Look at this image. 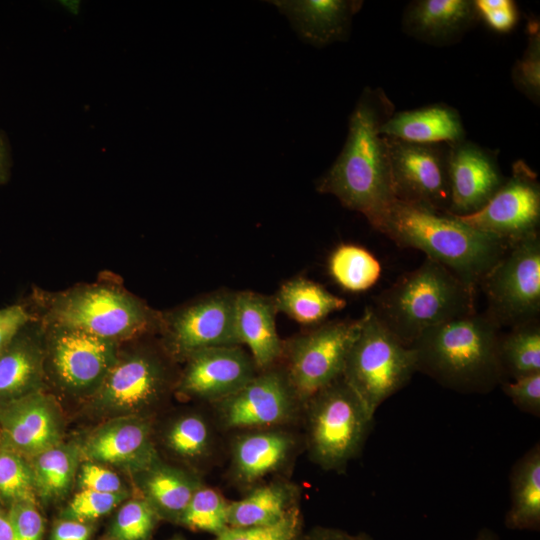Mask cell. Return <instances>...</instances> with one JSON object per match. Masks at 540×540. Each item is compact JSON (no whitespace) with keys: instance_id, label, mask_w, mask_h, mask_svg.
I'll return each mask as SVG.
<instances>
[{"instance_id":"obj_31","label":"cell","mask_w":540,"mask_h":540,"mask_svg":"<svg viewBox=\"0 0 540 540\" xmlns=\"http://www.w3.org/2000/svg\"><path fill=\"white\" fill-rule=\"evenodd\" d=\"M498 355L504 377L511 380L540 372L539 319L500 334Z\"/></svg>"},{"instance_id":"obj_2","label":"cell","mask_w":540,"mask_h":540,"mask_svg":"<svg viewBox=\"0 0 540 540\" xmlns=\"http://www.w3.org/2000/svg\"><path fill=\"white\" fill-rule=\"evenodd\" d=\"M399 247L418 249L476 290L511 246L456 216L395 200L373 227Z\"/></svg>"},{"instance_id":"obj_43","label":"cell","mask_w":540,"mask_h":540,"mask_svg":"<svg viewBox=\"0 0 540 540\" xmlns=\"http://www.w3.org/2000/svg\"><path fill=\"white\" fill-rule=\"evenodd\" d=\"M479 17L498 32L511 30L517 22V8L511 0H476L473 1Z\"/></svg>"},{"instance_id":"obj_12","label":"cell","mask_w":540,"mask_h":540,"mask_svg":"<svg viewBox=\"0 0 540 540\" xmlns=\"http://www.w3.org/2000/svg\"><path fill=\"white\" fill-rule=\"evenodd\" d=\"M236 292L219 290L161 312L159 343L167 356L184 362L212 347L239 345L235 331Z\"/></svg>"},{"instance_id":"obj_36","label":"cell","mask_w":540,"mask_h":540,"mask_svg":"<svg viewBox=\"0 0 540 540\" xmlns=\"http://www.w3.org/2000/svg\"><path fill=\"white\" fill-rule=\"evenodd\" d=\"M158 519L143 497L126 499L111 524L110 537L112 540H148Z\"/></svg>"},{"instance_id":"obj_11","label":"cell","mask_w":540,"mask_h":540,"mask_svg":"<svg viewBox=\"0 0 540 540\" xmlns=\"http://www.w3.org/2000/svg\"><path fill=\"white\" fill-rule=\"evenodd\" d=\"M361 317L332 321L284 342L283 370L301 407L342 376Z\"/></svg>"},{"instance_id":"obj_7","label":"cell","mask_w":540,"mask_h":540,"mask_svg":"<svg viewBox=\"0 0 540 540\" xmlns=\"http://www.w3.org/2000/svg\"><path fill=\"white\" fill-rule=\"evenodd\" d=\"M416 371L412 348L401 343L368 306L348 352L343 380L374 416L380 405L402 389Z\"/></svg>"},{"instance_id":"obj_14","label":"cell","mask_w":540,"mask_h":540,"mask_svg":"<svg viewBox=\"0 0 540 540\" xmlns=\"http://www.w3.org/2000/svg\"><path fill=\"white\" fill-rule=\"evenodd\" d=\"M387 140L396 200L448 213L449 145L416 144L388 137Z\"/></svg>"},{"instance_id":"obj_21","label":"cell","mask_w":540,"mask_h":540,"mask_svg":"<svg viewBox=\"0 0 540 540\" xmlns=\"http://www.w3.org/2000/svg\"><path fill=\"white\" fill-rule=\"evenodd\" d=\"M273 298L252 291L236 292L235 331L259 371L273 367L282 358L284 341L276 329Z\"/></svg>"},{"instance_id":"obj_46","label":"cell","mask_w":540,"mask_h":540,"mask_svg":"<svg viewBox=\"0 0 540 540\" xmlns=\"http://www.w3.org/2000/svg\"><path fill=\"white\" fill-rule=\"evenodd\" d=\"M301 540H373L372 537L364 532L350 534L346 531L317 526L302 536Z\"/></svg>"},{"instance_id":"obj_48","label":"cell","mask_w":540,"mask_h":540,"mask_svg":"<svg viewBox=\"0 0 540 540\" xmlns=\"http://www.w3.org/2000/svg\"><path fill=\"white\" fill-rule=\"evenodd\" d=\"M0 540H13L7 509L0 505Z\"/></svg>"},{"instance_id":"obj_8","label":"cell","mask_w":540,"mask_h":540,"mask_svg":"<svg viewBox=\"0 0 540 540\" xmlns=\"http://www.w3.org/2000/svg\"><path fill=\"white\" fill-rule=\"evenodd\" d=\"M310 459L326 471H343L361 451L372 416L342 377L303 406Z\"/></svg>"},{"instance_id":"obj_20","label":"cell","mask_w":540,"mask_h":540,"mask_svg":"<svg viewBox=\"0 0 540 540\" xmlns=\"http://www.w3.org/2000/svg\"><path fill=\"white\" fill-rule=\"evenodd\" d=\"M44 390L43 326L33 317L0 354V406Z\"/></svg>"},{"instance_id":"obj_24","label":"cell","mask_w":540,"mask_h":540,"mask_svg":"<svg viewBox=\"0 0 540 540\" xmlns=\"http://www.w3.org/2000/svg\"><path fill=\"white\" fill-rule=\"evenodd\" d=\"M470 0H420L405 11L406 32L430 43H448L461 36L478 18Z\"/></svg>"},{"instance_id":"obj_15","label":"cell","mask_w":540,"mask_h":540,"mask_svg":"<svg viewBox=\"0 0 540 540\" xmlns=\"http://www.w3.org/2000/svg\"><path fill=\"white\" fill-rule=\"evenodd\" d=\"M213 404L219 423L228 429L274 428L290 421L301 407L283 368L274 366Z\"/></svg>"},{"instance_id":"obj_1","label":"cell","mask_w":540,"mask_h":540,"mask_svg":"<svg viewBox=\"0 0 540 540\" xmlns=\"http://www.w3.org/2000/svg\"><path fill=\"white\" fill-rule=\"evenodd\" d=\"M393 113V104L382 90L366 88L350 115L341 153L316 186L361 213L372 227L396 200L388 140L381 133Z\"/></svg>"},{"instance_id":"obj_27","label":"cell","mask_w":540,"mask_h":540,"mask_svg":"<svg viewBox=\"0 0 540 540\" xmlns=\"http://www.w3.org/2000/svg\"><path fill=\"white\" fill-rule=\"evenodd\" d=\"M298 496L297 487L289 482L261 485L244 498L228 504V526L248 528L274 524L298 506Z\"/></svg>"},{"instance_id":"obj_37","label":"cell","mask_w":540,"mask_h":540,"mask_svg":"<svg viewBox=\"0 0 540 540\" xmlns=\"http://www.w3.org/2000/svg\"><path fill=\"white\" fill-rule=\"evenodd\" d=\"M302 527L303 516L299 506H296L274 524L248 528L228 527L214 540H301Z\"/></svg>"},{"instance_id":"obj_33","label":"cell","mask_w":540,"mask_h":540,"mask_svg":"<svg viewBox=\"0 0 540 540\" xmlns=\"http://www.w3.org/2000/svg\"><path fill=\"white\" fill-rule=\"evenodd\" d=\"M163 441L178 458L197 461L209 454L212 436L209 424L201 415L188 413L178 416L167 426Z\"/></svg>"},{"instance_id":"obj_4","label":"cell","mask_w":540,"mask_h":540,"mask_svg":"<svg viewBox=\"0 0 540 540\" xmlns=\"http://www.w3.org/2000/svg\"><path fill=\"white\" fill-rule=\"evenodd\" d=\"M499 337L500 328L475 311L426 330L409 347L417 371L455 391L483 393L505 381Z\"/></svg>"},{"instance_id":"obj_45","label":"cell","mask_w":540,"mask_h":540,"mask_svg":"<svg viewBox=\"0 0 540 540\" xmlns=\"http://www.w3.org/2000/svg\"><path fill=\"white\" fill-rule=\"evenodd\" d=\"M92 530L90 522L61 518L53 527L51 540H89Z\"/></svg>"},{"instance_id":"obj_13","label":"cell","mask_w":540,"mask_h":540,"mask_svg":"<svg viewBox=\"0 0 540 540\" xmlns=\"http://www.w3.org/2000/svg\"><path fill=\"white\" fill-rule=\"evenodd\" d=\"M456 217L510 245L539 233L540 184L536 172L522 160L515 162L512 175L481 209Z\"/></svg>"},{"instance_id":"obj_39","label":"cell","mask_w":540,"mask_h":540,"mask_svg":"<svg viewBox=\"0 0 540 540\" xmlns=\"http://www.w3.org/2000/svg\"><path fill=\"white\" fill-rule=\"evenodd\" d=\"M540 33L538 23L529 25V41L526 51L512 71L514 84L534 101L540 95Z\"/></svg>"},{"instance_id":"obj_49","label":"cell","mask_w":540,"mask_h":540,"mask_svg":"<svg viewBox=\"0 0 540 540\" xmlns=\"http://www.w3.org/2000/svg\"><path fill=\"white\" fill-rule=\"evenodd\" d=\"M475 540H499V538L491 529L483 528L479 531Z\"/></svg>"},{"instance_id":"obj_6","label":"cell","mask_w":540,"mask_h":540,"mask_svg":"<svg viewBox=\"0 0 540 540\" xmlns=\"http://www.w3.org/2000/svg\"><path fill=\"white\" fill-rule=\"evenodd\" d=\"M142 336L120 344L116 362L98 390L84 403L93 415L104 420L122 416L149 417L175 388L169 361L162 349Z\"/></svg>"},{"instance_id":"obj_3","label":"cell","mask_w":540,"mask_h":540,"mask_svg":"<svg viewBox=\"0 0 540 540\" xmlns=\"http://www.w3.org/2000/svg\"><path fill=\"white\" fill-rule=\"evenodd\" d=\"M27 305L44 325L81 330L119 344L158 334L161 312L111 282L47 291L35 287Z\"/></svg>"},{"instance_id":"obj_28","label":"cell","mask_w":540,"mask_h":540,"mask_svg":"<svg viewBox=\"0 0 540 540\" xmlns=\"http://www.w3.org/2000/svg\"><path fill=\"white\" fill-rule=\"evenodd\" d=\"M510 507L505 526L511 530L540 528V445L535 444L513 466L510 475Z\"/></svg>"},{"instance_id":"obj_25","label":"cell","mask_w":540,"mask_h":540,"mask_svg":"<svg viewBox=\"0 0 540 540\" xmlns=\"http://www.w3.org/2000/svg\"><path fill=\"white\" fill-rule=\"evenodd\" d=\"M254 430L239 435L232 445L233 471L246 483L258 481L281 468L295 446L292 435L282 430Z\"/></svg>"},{"instance_id":"obj_16","label":"cell","mask_w":540,"mask_h":540,"mask_svg":"<svg viewBox=\"0 0 540 540\" xmlns=\"http://www.w3.org/2000/svg\"><path fill=\"white\" fill-rule=\"evenodd\" d=\"M82 460L136 475L160 457L149 417L122 416L104 420L79 442Z\"/></svg>"},{"instance_id":"obj_41","label":"cell","mask_w":540,"mask_h":540,"mask_svg":"<svg viewBox=\"0 0 540 540\" xmlns=\"http://www.w3.org/2000/svg\"><path fill=\"white\" fill-rule=\"evenodd\" d=\"M77 479L80 489H89L103 493H129L120 476L111 468L82 460Z\"/></svg>"},{"instance_id":"obj_42","label":"cell","mask_w":540,"mask_h":540,"mask_svg":"<svg viewBox=\"0 0 540 540\" xmlns=\"http://www.w3.org/2000/svg\"><path fill=\"white\" fill-rule=\"evenodd\" d=\"M503 392L523 412L540 415V372L501 383Z\"/></svg>"},{"instance_id":"obj_10","label":"cell","mask_w":540,"mask_h":540,"mask_svg":"<svg viewBox=\"0 0 540 540\" xmlns=\"http://www.w3.org/2000/svg\"><path fill=\"white\" fill-rule=\"evenodd\" d=\"M485 315L499 328L539 319L540 236L512 244L482 279Z\"/></svg>"},{"instance_id":"obj_35","label":"cell","mask_w":540,"mask_h":540,"mask_svg":"<svg viewBox=\"0 0 540 540\" xmlns=\"http://www.w3.org/2000/svg\"><path fill=\"white\" fill-rule=\"evenodd\" d=\"M228 504L217 490L201 484L193 494L180 524L217 536L229 527Z\"/></svg>"},{"instance_id":"obj_22","label":"cell","mask_w":540,"mask_h":540,"mask_svg":"<svg viewBox=\"0 0 540 540\" xmlns=\"http://www.w3.org/2000/svg\"><path fill=\"white\" fill-rule=\"evenodd\" d=\"M270 3L289 19L304 41L316 47L344 40L353 16L362 6V1L351 0H276Z\"/></svg>"},{"instance_id":"obj_38","label":"cell","mask_w":540,"mask_h":540,"mask_svg":"<svg viewBox=\"0 0 540 540\" xmlns=\"http://www.w3.org/2000/svg\"><path fill=\"white\" fill-rule=\"evenodd\" d=\"M129 498V493H103L80 489L61 513V518L91 522L109 512Z\"/></svg>"},{"instance_id":"obj_23","label":"cell","mask_w":540,"mask_h":540,"mask_svg":"<svg viewBox=\"0 0 540 540\" xmlns=\"http://www.w3.org/2000/svg\"><path fill=\"white\" fill-rule=\"evenodd\" d=\"M382 135L416 144H454L464 140L459 113L452 107L433 104L393 113L381 126Z\"/></svg>"},{"instance_id":"obj_34","label":"cell","mask_w":540,"mask_h":540,"mask_svg":"<svg viewBox=\"0 0 540 540\" xmlns=\"http://www.w3.org/2000/svg\"><path fill=\"white\" fill-rule=\"evenodd\" d=\"M26 500L37 501L30 461L0 435V505Z\"/></svg>"},{"instance_id":"obj_30","label":"cell","mask_w":540,"mask_h":540,"mask_svg":"<svg viewBox=\"0 0 540 540\" xmlns=\"http://www.w3.org/2000/svg\"><path fill=\"white\" fill-rule=\"evenodd\" d=\"M29 461L37 501L61 500L71 490L82 461L79 443L63 441Z\"/></svg>"},{"instance_id":"obj_18","label":"cell","mask_w":540,"mask_h":540,"mask_svg":"<svg viewBox=\"0 0 540 540\" xmlns=\"http://www.w3.org/2000/svg\"><path fill=\"white\" fill-rule=\"evenodd\" d=\"M60 404L39 391L0 406L1 438L28 459L63 442Z\"/></svg>"},{"instance_id":"obj_5","label":"cell","mask_w":540,"mask_h":540,"mask_svg":"<svg viewBox=\"0 0 540 540\" xmlns=\"http://www.w3.org/2000/svg\"><path fill=\"white\" fill-rule=\"evenodd\" d=\"M475 290L440 263L426 257L375 297L381 323L406 346L426 330L475 312Z\"/></svg>"},{"instance_id":"obj_29","label":"cell","mask_w":540,"mask_h":540,"mask_svg":"<svg viewBox=\"0 0 540 540\" xmlns=\"http://www.w3.org/2000/svg\"><path fill=\"white\" fill-rule=\"evenodd\" d=\"M272 298L277 313L281 312L303 325L319 324L347 304L344 298L304 277L286 281Z\"/></svg>"},{"instance_id":"obj_50","label":"cell","mask_w":540,"mask_h":540,"mask_svg":"<svg viewBox=\"0 0 540 540\" xmlns=\"http://www.w3.org/2000/svg\"><path fill=\"white\" fill-rule=\"evenodd\" d=\"M171 540H184V539L181 537H175V538H172Z\"/></svg>"},{"instance_id":"obj_19","label":"cell","mask_w":540,"mask_h":540,"mask_svg":"<svg viewBox=\"0 0 540 540\" xmlns=\"http://www.w3.org/2000/svg\"><path fill=\"white\" fill-rule=\"evenodd\" d=\"M448 174V213L455 216L468 215L481 209L505 181L495 157L465 140L449 144Z\"/></svg>"},{"instance_id":"obj_47","label":"cell","mask_w":540,"mask_h":540,"mask_svg":"<svg viewBox=\"0 0 540 540\" xmlns=\"http://www.w3.org/2000/svg\"><path fill=\"white\" fill-rule=\"evenodd\" d=\"M12 156L8 138L0 130V185L5 184L11 174Z\"/></svg>"},{"instance_id":"obj_17","label":"cell","mask_w":540,"mask_h":540,"mask_svg":"<svg viewBox=\"0 0 540 540\" xmlns=\"http://www.w3.org/2000/svg\"><path fill=\"white\" fill-rule=\"evenodd\" d=\"M184 362L174 389L181 396L211 403L235 393L259 372L239 345L207 348Z\"/></svg>"},{"instance_id":"obj_9","label":"cell","mask_w":540,"mask_h":540,"mask_svg":"<svg viewBox=\"0 0 540 540\" xmlns=\"http://www.w3.org/2000/svg\"><path fill=\"white\" fill-rule=\"evenodd\" d=\"M42 326L46 391L85 403L116 362L120 344L77 329Z\"/></svg>"},{"instance_id":"obj_32","label":"cell","mask_w":540,"mask_h":540,"mask_svg":"<svg viewBox=\"0 0 540 540\" xmlns=\"http://www.w3.org/2000/svg\"><path fill=\"white\" fill-rule=\"evenodd\" d=\"M328 270L333 280L343 289L362 292L378 281L381 265L365 248L355 244H341L329 256Z\"/></svg>"},{"instance_id":"obj_44","label":"cell","mask_w":540,"mask_h":540,"mask_svg":"<svg viewBox=\"0 0 540 540\" xmlns=\"http://www.w3.org/2000/svg\"><path fill=\"white\" fill-rule=\"evenodd\" d=\"M33 317L26 304H12L0 308V354Z\"/></svg>"},{"instance_id":"obj_51","label":"cell","mask_w":540,"mask_h":540,"mask_svg":"<svg viewBox=\"0 0 540 540\" xmlns=\"http://www.w3.org/2000/svg\"><path fill=\"white\" fill-rule=\"evenodd\" d=\"M0 435H1V432H0Z\"/></svg>"},{"instance_id":"obj_26","label":"cell","mask_w":540,"mask_h":540,"mask_svg":"<svg viewBox=\"0 0 540 540\" xmlns=\"http://www.w3.org/2000/svg\"><path fill=\"white\" fill-rule=\"evenodd\" d=\"M134 476L141 497L150 504L158 518L179 524L193 494L201 485L193 474L161 460Z\"/></svg>"},{"instance_id":"obj_40","label":"cell","mask_w":540,"mask_h":540,"mask_svg":"<svg viewBox=\"0 0 540 540\" xmlns=\"http://www.w3.org/2000/svg\"><path fill=\"white\" fill-rule=\"evenodd\" d=\"M13 540H42L44 519L37 501H18L7 508Z\"/></svg>"}]
</instances>
